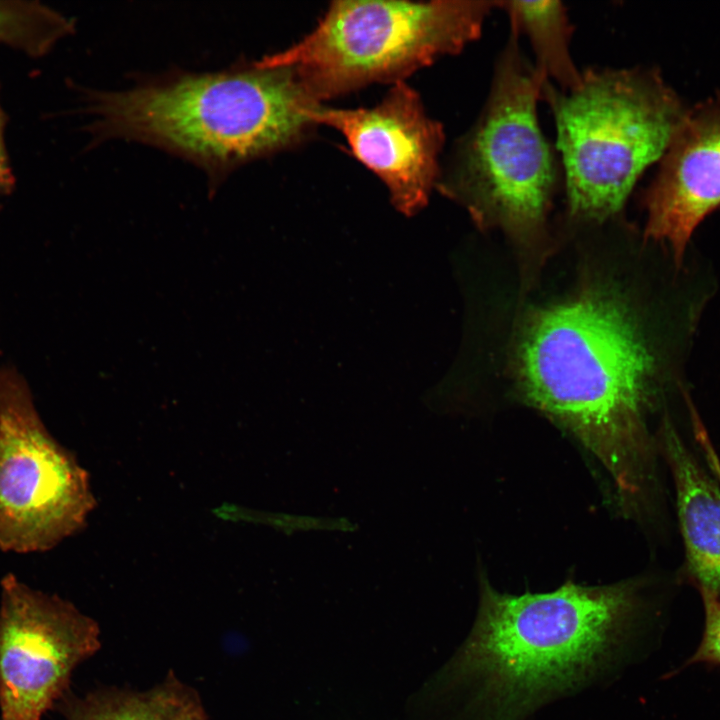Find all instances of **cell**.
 <instances>
[{
	"mask_svg": "<svg viewBox=\"0 0 720 720\" xmlns=\"http://www.w3.org/2000/svg\"><path fill=\"white\" fill-rule=\"evenodd\" d=\"M311 117L345 137L353 156L382 180L397 208L413 213L424 206L440 177L444 132L416 90L400 81L373 107L320 105Z\"/></svg>",
	"mask_w": 720,
	"mask_h": 720,
	"instance_id": "obj_9",
	"label": "cell"
},
{
	"mask_svg": "<svg viewBox=\"0 0 720 720\" xmlns=\"http://www.w3.org/2000/svg\"><path fill=\"white\" fill-rule=\"evenodd\" d=\"M705 611V627L702 641L690 662L720 664V597L700 590Z\"/></svg>",
	"mask_w": 720,
	"mask_h": 720,
	"instance_id": "obj_15",
	"label": "cell"
},
{
	"mask_svg": "<svg viewBox=\"0 0 720 720\" xmlns=\"http://www.w3.org/2000/svg\"><path fill=\"white\" fill-rule=\"evenodd\" d=\"M707 465L720 485V459L708 435L701 436L697 441Z\"/></svg>",
	"mask_w": 720,
	"mask_h": 720,
	"instance_id": "obj_17",
	"label": "cell"
},
{
	"mask_svg": "<svg viewBox=\"0 0 720 720\" xmlns=\"http://www.w3.org/2000/svg\"><path fill=\"white\" fill-rule=\"evenodd\" d=\"M0 587L1 720H41L66 695L74 669L99 649L100 631L70 602L12 574Z\"/></svg>",
	"mask_w": 720,
	"mask_h": 720,
	"instance_id": "obj_8",
	"label": "cell"
},
{
	"mask_svg": "<svg viewBox=\"0 0 720 720\" xmlns=\"http://www.w3.org/2000/svg\"><path fill=\"white\" fill-rule=\"evenodd\" d=\"M73 20L39 1L0 0V44L31 58L74 32Z\"/></svg>",
	"mask_w": 720,
	"mask_h": 720,
	"instance_id": "obj_14",
	"label": "cell"
},
{
	"mask_svg": "<svg viewBox=\"0 0 720 720\" xmlns=\"http://www.w3.org/2000/svg\"><path fill=\"white\" fill-rule=\"evenodd\" d=\"M658 439L675 484L687 569L700 590L720 597V485L669 420L662 423Z\"/></svg>",
	"mask_w": 720,
	"mask_h": 720,
	"instance_id": "obj_11",
	"label": "cell"
},
{
	"mask_svg": "<svg viewBox=\"0 0 720 720\" xmlns=\"http://www.w3.org/2000/svg\"><path fill=\"white\" fill-rule=\"evenodd\" d=\"M517 368L524 398L593 453L623 508L636 509L652 481L644 417L655 364L623 303L591 291L536 313Z\"/></svg>",
	"mask_w": 720,
	"mask_h": 720,
	"instance_id": "obj_1",
	"label": "cell"
},
{
	"mask_svg": "<svg viewBox=\"0 0 720 720\" xmlns=\"http://www.w3.org/2000/svg\"><path fill=\"white\" fill-rule=\"evenodd\" d=\"M632 582L520 596L484 580L467 665L480 682L485 720H518L605 667L624 643L637 606Z\"/></svg>",
	"mask_w": 720,
	"mask_h": 720,
	"instance_id": "obj_3",
	"label": "cell"
},
{
	"mask_svg": "<svg viewBox=\"0 0 720 720\" xmlns=\"http://www.w3.org/2000/svg\"><path fill=\"white\" fill-rule=\"evenodd\" d=\"M60 704L67 720H209L198 694L174 676L146 691L107 688Z\"/></svg>",
	"mask_w": 720,
	"mask_h": 720,
	"instance_id": "obj_12",
	"label": "cell"
},
{
	"mask_svg": "<svg viewBox=\"0 0 720 720\" xmlns=\"http://www.w3.org/2000/svg\"><path fill=\"white\" fill-rule=\"evenodd\" d=\"M518 37L510 32L487 102L455 145L436 188L479 223L528 236L544 225L557 174L537 118L546 78L526 61Z\"/></svg>",
	"mask_w": 720,
	"mask_h": 720,
	"instance_id": "obj_6",
	"label": "cell"
},
{
	"mask_svg": "<svg viewBox=\"0 0 720 720\" xmlns=\"http://www.w3.org/2000/svg\"><path fill=\"white\" fill-rule=\"evenodd\" d=\"M571 216L603 221L617 214L642 172L661 158L688 113L658 73L588 68L578 86L547 79Z\"/></svg>",
	"mask_w": 720,
	"mask_h": 720,
	"instance_id": "obj_4",
	"label": "cell"
},
{
	"mask_svg": "<svg viewBox=\"0 0 720 720\" xmlns=\"http://www.w3.org/2000/svg\"><path fill=\"white\" fill-rule=\"evenodd\" d=\"M93 506L87 475L45 428L24 377L0 368V549L46 551Z\"/></svg>",
	"mask_w": 720,
	"mask_h": 720,
	"instance_id": "obj_7",
	"label": "cell"
},
{
	"mask_svg": "<svg viewBox=\"0 0 720 720\" xmlns=\"http://www.w3.org/2000/svg\"><path fill=\"white\" fill-rule=\"evenodd\" d=\"M497 1H334L313 30L262 59L291 66L319 103L397 83L477 39ZM322 104V103H321Z\"/></svg>",
	"mask_w": 720,
	"mask_h": 720,
	"instance_id": "obj_5",
	"label": "cell"
},
{
	"mask_svg": "<svg viewBox=\"0 0 720 720\" xmlns=\"http://www.w3.org/2000/svg\"><path fill=\"white\" fill-rule=\"evenodd\" d=\"M510 20L511 31L525 34L536 56L535 68L562 91L579 85L581 72L570 53L572 27L559 1H497Z\"/></svg>",
	"mask_w": 720,
	"mask_h": 720,
	"instance_id": "obj_13",
	"label": "cell"
},
{
	"mask_svg": "<svg viewBox=\"0 0 720 720\" xmlns=\"http://www.w3.org/2000/svg\"><path fill=\"white\" fill-rule=\"evenodd\" d=\"M645 193V235L677 263L699 223L720 205V110L688 114Z\"/></svg>",
	"mask_w": 720,
	"mask_h": 720,
	"instance_id": "obj_10",
	"label": "cell"
},
{
	"mask_svg": "<svg viewBox=\"0 0 720 720\" xmlns=\"http://www.w3.org/2000/svg\"><path fill=\"white\" fill-rule=\"evenodd\" d=\"M8 117L0 101V196L9 194L15 186V176L10 165L5 144Z\"/></svg>",
	"mask_w": 720,
	"mask_h": 720,
	"instance_id": "obj_16",
	"label": "cell"
},
{
	"mask_svg": "<svg viewBox=\"0 0 720 720\" xmlns=\"http://www.w3.org/2000/svg\"><path fill=\"white\" fill-rule=\"evenodd\" d=\"M89 130L178 154L210 178L301 143L321 105L291 66L262 58L229 70L184 73L120 91L89 94Z\"/></svg>",
	"mask_w": 720,
	"mask_h": 720,
	"instance_id": "obj_2",
	"label": "cell"
}]
</instances>
